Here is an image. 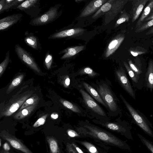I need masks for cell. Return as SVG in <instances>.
I'll return each instance as SVG.
<instances>
[{
	"instance_id": "1",
	"label": "cell",
	"mask_w": 153,
	"mask_h": 153,
	"mask_svg": "<svg viewBox=\"0 0 153 153\" xmlns=\"http://www.w3.org/2000/svg\"><path fill=\"white\" fill-rule=\"evenodd\" d=\"M83 127L85 128L84 130H81V133L121 149L130 150V147L126 141L122 140L108 131L91 124H85Z\"/></svg>"
},
{
	"instance_id": "2",
	"label": "cell",
	"mask_w": 153,
	"mask_h": 153,
	"mask_svg": "<svg viewBox=\"0 0 153 153\" xmlns=\"http://www.w3.org/2000/svg\"><path fill=\"white\" fill-rule=\"evenodd\" d=\"M120 97L129 112L134 122L146 134L153 137V127L147 118L138 109H135L121 94Z\"/></svg>"
},
{
	"instance_id": "3",
	"label": "cell",
	"mask_w": 153,
	"mask_h": 153,
	"mask_svg": "<svg viewBox=\"0 0 153 153\" xmlns=\"http://www.w3.org/2000/svg\"><path fill=\"white\" fill-rule=\"evenodd\" d=\"M59 15L56 5L50 8L42 15L32 19L29 24L34 26H39L49 24L56 19Z\"/></svg>"
},
{
	"instance_id": "4",
	"label": "cell",
	"mask_w": 153,
	"mask_h": 153,
	"mask_svg": "<svg viewBox=\"0 0 153 153\" xmlns=\"http://www.w3.org/2000/svg\"><path fill=\"white\" fill-rule=\"evenodd\" d=\"M15 51L22 62L36 72H40V69L34 58L29 52L18 44L15 45Z\"/></svg>"
},
{
	"instance_id": "5",
	"label": "cell",
	"mask_w": 153,
	"mask_h": 153,
	"mask_svg": "<svg viewBox=\"0 0 153 153\" xmlns=\"http://www.w3.org/2000/svg\"><path fill=\"white\" fill-rule=\"evenodd\" d=\"M98 93L109 109L111 111H115L117 105L114 96L108 87L103 84L97 88Z\"/></svg>"
},
{
	"instance_id": "6",
	"label": "cell",
	"mask_w": 153,
	"mask_h": 153,
	"mask_svg": "<svg viewBox=\"0 0 153 153\" xmlns=\"http://www.w3.org/2000/svg\"><path fill=\"white\" fill-rule=\"evenodd\" d=\"M115 74L117 79L123 89L134 99H136L135 94L125 70L122 67L116 69Z\"/></svg>"
},
{
	"instance_id": "7",
	"label": "cell",
	"mask_w": 153,
	"mask_h": 153,
	"mask_svg": "<svg viewBox=\"0 0 153 153\" xmlns=\"http://www.w3.org/2000/svg\"><path fill=\"white\" fill-rule=\"evenodd\" d=\"M1 137L7 141L13 148L24 153H33L20 140L5 131L2 132Z\"/></svg>"
},
{
	"instance_id": "8",
	"label": "cell",
	"mask_w": 153,
	"mask_h": 153,
	"mask_svg": "<svg viewBox=\"0 0 153 153\" xmlns=\"http://www.w3.org/2000/svg\"><path fill=\"white\" fill-rule=\"evenodd\" d=\"M99 124L112 131L120 133L128 139H133L131 131V128L127 125L124 126L117 123L111 122H98Z\"/></svg>"
},
{
	"instance_id": "9",
	"label": "cell",
	"mask_w": 153,
	"mask_h": 153,
	"mask_svg": "<svg viewBox=\"0 0 153 153\" xmlns=\"http://www.w3.org/2000/svg\"><path fill=\"white\" fill-rule=\"evenodd\" d=\"M30 94L23 95L18 98L12 103L6 106L1 113V116L8 117L15 112L30 96Z\"/></svg>"
},
{
	"instance_id": "10",
	"label": "cell",
	"mask_w": 153,
	"mask_h": 153,
	"mask_svg": "<svg viewBox=\"0 0 153 153\" xmlns=\"http://www.w3.org/2000/svg\"><path fill=\"white\" fill-rule=\"evenodd\" d=\"M80 91L85 105L94 112L102 116L105 114L100 106L94 101L93 99L86 91L81 89Z\"/></svg>"
},
{
	"instance_id": "11",
	"label": "cell",
	"mask_w": 153,
	"mask_h": 153,
	"mask_svg": "<svg viewBox=\"0 0 153 153\" xmlns=\"http://www.w3.org/2000/svg\"><path fill=\"white\" fill-rule=\"evenodd\" d=\"M85 30L80 28L67 29L56 32L51 35L49 39H58L67 37H75L83 34Z\"/></svg>"
},
{
	"instance_id": "12",
	"label": "cell",
	"mask_w": 153,
	"mask_h": 153,
	"mask_svg": "<svg viewBox=\"0 0 153 153\" xmlns=\"http://www.w3.org/2000/svg\"><path fill=\"white\" fill-rule=\"evenodd\" d=\"M125 38L124 34L120 33L115 37L109 43L105 53V56L107 58L113 54L119 48Z\"/></svg>"
},
{
	"instance_id": "13",
	"label": "cell",
	"mask_w": 153,
	"mask_h": 153,
	"mask_svg": "<svg viewBox=\"0 0 153 153\" xmlns=\"http://www.w3.org/2000/svg\"><path fill=\"white\" fill-rule=\"evenodd\" d=\"M22 13L14 14L4 17L0 20V30H3L17 23L22 17Z\"/></svg>"
},
{
	"instance_id": "14",
	"label": "cell",
	"mask_w": 153,
	"mask_h": 153,
	"mask_svg": "<svg viewBox=\"0 0 153 153\" xmlns=\"http://www.w3.org/2000/svg\"><path fill=\"white\" fill-rule=\"evenodd\" d=\"M108 1L107 0H93L89 3L81 12L80 17H85L91 15Z\"/></svg>"
},
{
	"instance_id": "15",
	"label": "cell",
	"mask_w": 153,
	"mask_h": 153,
	"mask_svg": "<svg viewBox=\"0 0 153 153\" xmlns=\"http://www.w3.org/2000/svg\"><path fill=\"white\" fill-rule=\"evenodd\" d=\"M143 86L147 91L152 92L153 91V60L150 59L145 74Z\"/></svg>"
},
{
	"instance_id": "16",
	"label": "cell",
	"mask_w": 153,
	"mask_h": 153,
	"mask_svg": "<svg viewBox=\"0 0 153 153\" xmlns=\"http://www.w3.org/2000/svg\"><path fill=\"white\" fill-rule=\"evenodd\" d=\"M148 0H135L132 2L131 22H134L139 17Z\"/></svg>"
},
{
	"instance_id": "17",
	"label": "cell",
	"mask_w": 153,
	"mask_h": 153,
	"mask_svg": "<svg viewBox=\"0 0 153 153\" xmlns=\"http://www.w3.org/2000/svg\"><path fill=\"white\" fill-rule=\"evenodd\" d=\"M124 66L132 81L133 86L138 90H141L143 87L142 82L134 71L131 68L128 64L126 62H123Z\"/></svg>"
},
{
	"instance_id": "18",
	"label": "cell",
	"mask_w": 153,
	"mask_h": 153,
	"mask_svg": "<svg viewBox=\"0 0 153 153\" xmlns=\"http://www.w3.org/2000/svg\"><path fill=\"white\" fill-rule=\"evenodd\" d=\"M25 35L24 40L28 45L36 50L41 49V47L39 39L33 33H27V32H26Z\"/></svg>"
},
{
	"instance_id": "19",
	"label": "cell",
	"mask_w": 153,
	"mask_h": 153,
	"mask_svg": "<svg viewBox=\"0 0 153 153\" xmlns=\"http://www.w3.org/2000/svg\"><path fill=\"white\" fill-rule=\"evenodd\" d=\"M84 48L85 46L82 45L67 48L59 52V54L64 53L60 59H63L71 57L82 51Z\"/></svg>"
},
{
	"instance_id": "20",
	"label": "cell",
	"mask_w": 153,
	"mask_h": 153,
	"mask_svg": "<svg viewBox=\"0 0 153 153\" xmlns=\"http://www.w3.org/2000/svg\"><path fill=\"white\" fill-rule=\"evenodd\" d=\"M153 9V0L149 1L148 4L146 6L136 23L135 29L138 27L143 23L145 19L149 15L152 10Z\"/></svg>"
},
{
	"instance_id": "21",
	"label": "cell",
	"mask_w": 153,
	"mask_h": 153,
	"mask_svg": "<svg viewBox=\"0 0 153 153\" xmlns=\"http://www.w3.org/2000/svg\"><path fill=\"white\" fill-rule=\"evenodd\" d=\"M83 85L86 91L98 102L106 108L108 107L98 92L94 88L85 82H83Z\"/></svg>"
},
{
	"instance_id": "22",
	"label": "cell",
	"mask_w": 153,
	"mask_h": 153,
	"mask_svg": "<svg viewBox=\"0 0 153 153\" xmlns=\"http://www.w3.org/2000/svg\"><path fill=\"white\" fill-rule=\"evenodd\" d=\"M37 103L31 105L19 111L14 116V118L17 120L22 119L29 115L35 109Z\"/></svg>"
},
{
	"instance_id": "23",
	"label": "cell",
	"mask_w": 153,
	"mask_h": 153,
	"mask_svg": "<svg viewBox=\"0 0 153 153\" xmlns=\"http://www.w3.org/2000/svg\"><path fill=\"white\" fill-rule=\"evenodd\" d=\"M114 1V0H112L108 1L93 16L92 18L96 19L109 10L114 5L113 4Z\"/></svg>"
},
{
	"instance_id": "24",
	"label": "cell",
	"mask_w": 153,
	"mask_h": 153,
	"mask_svg": "<svg viewBox=\"0 0 153 153\" xmlns=\"http://www.w3.org/2000/svg\"><path fill=\"white\" fill-rule=\"evenodd\" d=\"M46 139L48 143L50 153H60L57 140L54 137L48 136Z\"/></svg>"
},
{
	"instance_id": "25",
	"label": "cell",
	"mask_w": 153,
	"mask_h": 153,
	"mask_svg": "<svg viewBox=\"0 0 153 153\" xmlns=\"http://www.w3.org/2000/svg\"><path fill=\"white\" fill-rule=\"evenodd\" d=\"M24 77V75L21 74L15 78L9 85L6 92L8 94L10 92L15 88L18 86L22 82Z\"/></svg>"
},
{
	"instance_id": "26",
	"label": "cell",
	"mask_w": 153,
	"mask_h": 153,
	"mask_svg": "<svg viewBox=\"0 0 153 153\" xmlns=\"http://www.w3.org/2000/svg\"><path fill=\"white\" fill-rule=\"evenodd\" d=\"M38 1V0H26L17 6L16 8L20 10H26L33 6Z\"/></svg>"
},
{
	"instance_id": "27",
	"label": "cell",
	"mask_w": 153,
	"mask_h": 153,
	"mask_svg": "<svg viewBox=\"0 0 153 153\" xmlns=\"http://www.w3.org/2000/svg\"><path fill=\"white\" fill-rule=\"evenodd\" d=\"M60 101L65 107L73 112L77 113L81 112V111L78 107L71 102L62 99H60Z\"/></svg>"
},
{
	"instance_id": "28",
	"label": "cell",
	"mask_w": 153,
	"mask_h": 153,
	"mask_svg": "<svg viewBox=\"0 0 153 153\" xmlns=\"http://www.w3.org/2000/svg\"><path fill=\"white\" fill-rule=\"evenodd\" d=\"M24 1V0H5V5L1 13L4 11H7L15 5L18 6Z\"/></svg>"
},
{
	"instance_id": "29",
	"label": "cell",
	"mask_w": 153,
	"mask_h": 153,
	"mask_svg": "<svg viewBox=\"0 0 153 153\" xmlns=\"http://www.w3.org/2000/svg\"><path fill=\"white\" fill-rule=\"evenodd\" d=\"M10 60V51L6 53L5 58L0 64V77L2 75Z\"/></svg>"
},
{
	"instance_id": "30",
	"label": "cell",
	"mask_w": 153,
	"mask_h": 153,
	"mask_svg": "<svg viewBox=\"0 0 153 153\" xmlns=\"http://www.w3.org/2000/svg\"><path fill=\"white\" fill-rule=\"evenodd\" d=\"M137 135L141 142L145 145L147 149L151 153H153V143L139 134H138Z\"/></svg>"
},
{
	"instance_id": "31",
	"label": "cell",
	"mask_w": 153,
	"mask_h": 153,
	"mask_svg": "<svg viewBox=\"0 0 153 153\" xmlns=\"http://www.w3.org/2000/svg\"><path fill=\"white\" fill-rule=\"evenodd\" d=\"M153 26V19L142 23L138 27L135 29V32L139 33L144 31Z\"/></svg>"
},
{
	"instance_id": "32",
	"label": "cell",
	"mask_w": 153,
	"mask_h": 153,
	"mask_svg": "<svg viewBox=\"0 0 153 153\" xmlns=\"http://www.w3.org/2000/svg\"><path fill=\"white\" fill-rule=\"evenodd\" d=\"M77 141L85 146L90 153H99L96 147L92 143L85 141Z\"/></svg>"
},
{
	"instance_id": "33",
	"label": "cell",
	"mask_w": 153,
	"mask_h": 153,
	"mask_svg": "<svg viewBox=\"0 0 153 153\" xmlns=\"http://www.w3.org/2000/svg\"><path fill=\"white\" fill-rule=\"evenodd\" d=\"M38 100V97L36 96L32 97L27 99L20 108L19 111H21L29 106L37 103Z\"/></svg>"
},
{
	"instance_id": "34",
	"label": "cell",
	"mask_w": 153,
	"mask_h": 153,
	"mask_svg": "<svg viewBox=\"0 0 153 153\" xmlns=\"http://www.w3.org/2000/svg\"><path fill=\"white\" fill-rule=\"evenodd\" d=\"M129 51L130 53L134 56L145 53L147 52V51L144 48L140 47L131 48L129 50Z\"/></svg>"
},
{
	"instance_id": "35",
	"label": "cell",
	"mask_w": 153,
	"mask_h": 153,
	"mask_svg": "<svg viewBox=\"0 0 153 153\" xmlns=\"http://www.w3.org/2000/svg\"><path fill=\"white\" fill-rule=\"evenodd\" d=\"M79 74L80 75L87 74L91 77H94L97 75V73L89 67L82 68L79 72Z\"/></svg>"
},
{
	"instance_id": "36",
	"label": "cell",
	"mask_w": 153,
	"mask_h": 153,
	"mask_svg": "<svg viewBox=\"0 0 153 153\" xmlns=\"http://www.w3.org/2000/svg\"><path fill=\"white\" fill-rule=\"evenodd\" d=\"M52 62V56L49 52H48L46 54L44 62L45 65L48 69L51 68Z\"/></svg>"
},
{
	"instance_id": "37",
	"label": "cell",
	"mask_w": 153,
	"mask_h": 153,
	"mask_svg": "<svg viewBox=\"0 0 153 153\" xmlns=\"http://www.w3.org/2000/svg\"><path fill=\"white\" fill-rule=\"evenodd\" d=\"M130 18L129 15L126 13H123L117 20L115 26H117L122 23L128 22Z\"/></svg>"
},
{
	"instance_id": "38",
	"label": "cell",
	"mask_w": 153,
	"mask_h": 153,
	"mask_svg": "<svg viewBox=\"0 0 153 153\" xmlns=\"http://www.w3.org/2000/svg\"><path fill=\"white\" fill-rule=\"evenodd\" d=\"M48 115V114H47L39 118L34 124L33 127L36 128L44 124Z\"/></svg>"
},
{
	"instance_id": "39",
	"label": "cell",
	"mask_w": 153,
	"mask_h": 153,
	"mask_svg": "<svg viewBox=\"0 0 153 153\" xmlns=\"http://www.w3.org/2000/svg\"><path fill=\"white\" fill-rule=\"evenodd\" d=\"M67 133L68 136L72 137L80 136L79 134L73 130L68 129L67 131Z\"/></svg>"
},
{
	"instance_id": "40",
	"label": "cell",
	"mask_w": 153,
	"mask_h": 153,
	"mask_svg": "<svg viewBox=\"0 0 153 153\" xmlns=\"http://www.w3.org/2000/svg\"><path fill=\"white\" fill-rule=\"evenodd\" d=\"M66 148L68 153H77L71 144L68 143L66 145Z\"/></svg>"
},
{
	"instance_id": "41",
	"label": "cell",
	"mask_w": 153,
	"mask_h": 153,
	"mask_svg": "<svg viewBox=\"0 0 153 153\" xmlns=\"http://www.w3.org/2000/svg\"><path fill=\"white\" fill-rule=\"evenodd\" d=\"M71 144L77 153H85L77 146L74 143L72 142Z\"/></svg>"
},
{
	"instance_id": "42",
	"label": "cell",
	"mask_w": 153,
	"mask_h": 153,
	"mask_svg": "<svg viewBox=\"0 0 153 153\" xmlns=\"http://www.w3.org/2000/svg\"><path fill=\"white\" fill-rule=\"evenodd\" d=\"M5 3V0H1L0 1V13H1Z\"/></svg>"
},
{
	"instance_id": "43",
	"label": "cell",
	"mask_w": 153,
	"mask_h": 153,
	"mask_svg": "<svg viewBox=\"0 0 153 153\" xmlns=\"http://www.w3.org/2000/svg\"><path fill=\"white\" fill-rule=\"evenodd\" d=\"M152 19H153V9L152 10L149 15L144 20V22L148 21Z\"/></svg>"
},
{
	"instance_id": "44",
	"label": "cell",
	"mask_w": 153,
	"mask_h": 153,
	"mask_svg": "<svg viewBox=\"0 0 153 153\" xmlns=\"http://www.w3.org/2000/svg\"><path fill=\"white\" fill-rule=\"evenodd\" d=\"M65 86V87H68L70 84V79L69 77L67 76L64 82Z\"/></svg>"
},
{
	"instance_id": "45",
	"label": "cell",
	"mask_w": 153,
	"mask_h": 153,
	"mask_svg": "<svg viewBox=\"0 0 153 153\" xmlns=\"http://www.w3.org/2000/svg\"><path fill=\"white\" fill-rule=\"evenodd\" d=\"M3 148L4 150L8 151L10 149V147L7 144V143H4L3 145Z\"/></svg>"
},
{
	"instance_id": "46",
	"label": "cell",
	"mask_w": 153,
	"mask_h": 153,
	"mask_svg": "<svg viewBox=\"0 0 153 153\" xmlns=\"http://www.w3.org/2000/svg\"><path fill=\"white\" fill-rule=\"evenodd\" d=\"M152 34H153V27L151 28L146 33V35H147Z\"/></svg>"
},
{
	"instance_id": "47",
	"label": "cell",
	"mask_w": 153,
	"mask_h": 153,
	"mask_svg": "<svg viewBox=\"0 0 153 153\" xmlns=\"http://www.w3.org/2000/svg\"><path fill=\"white\" fill-rule=\"evenodd\" d=\"M51 117L54 119H57L58 117V115L57 114H52L51 115Z\"/></svg>"
},
{
	"instance_id": "48",
	"label": "cell",
	"mask_w": 153,
	"mask_h": 153,
	"mask_svg": "<svg viewBox=\"0 0 153 153\" xmlns=\"http://www.w3.org/2000/svg\"><path fill=\"white\" fill-rule=\"evenodd\" d=\"M1 152L2 153H10L8 151H6L5 150H2Z\"/></svg>"
},
{
	"instance_id": "49",
	"label": "cell",
	"mask_w": 153,
	"mask_h": 153,
	"mask_svg": "<svg viewBox=\"0 0 153 153\" xmlns=\"http://www.w3.org/2000/svg\"><path fill=\"white\" fill-rule=\"evenodd\" d=\"M0 146H1V139H0Z\"/></svg>"
},
{
	"instance_id": "50",
	"label": "cell",
	"mask_w": 153,
	"mask_h": 153,
	"mask_svg": "<svg viewBox=\"0 0 153 153\" xmlns=\"http://www.w3.org/2000/svg\"><path fill=\"white\" fill-rule=\"evenodd\" d=\"M153 43V41L152 42Z\"/></svg>"
}]
</instances>
